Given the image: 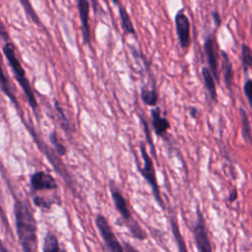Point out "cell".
I'll list each match as a JSON object with an SVG mask.
<instances>
[{"label":"cell","instance_id":"cell-13","mask_svg":"<svg viewBox=\"0 0 252 252\" xmlns=\"http://www.w3.org/2000/svg\"><path fill=\"white\" fill-rule=\"evenodd\" d=\"M220 55L222 58V67H223V80L225 83V86L228 90H231V86L233 83V67L232 63L229 59L228 54L220 50Z\"/></svg>","mask_w":252,"mask_h":252},{"label":"cell","instance_id":"cell-22","mask_svg":"<svg viewBox=\"0 0 252 252\" xmlns=\"http://www.w3.org/2000/svg\"><path fill=\"white\" fill-rule=\"evenodd\" d=\"M140 121H141V123H142V125H143V129H144V131H145V135H146L147 141H148L149 145L151 146V148H152L153 152H154V153H156V150H155V146H154V144H153L152 136H151V133H150V129H149V125H148V122H147V121L145 120V118H144V117H142V116H140Z\"/></svg>","mask_w":252,"mask_h":252},{"label":"cell","instance_id":"cell-7","mask_svg":"<svg viewBox=\"0 0 252 252\" xmlns=\"http://www.w3.org/2000/svg\"><path fill=\"white\" fill-rule=\"evenodd\" d=\"M95 225L101 235L104 242L105 249L112 252H123L124 248L115 236L110 224L108 223L106 218L102 215H97L95 217Z\"/></svg>","mask_w":252,"mask_h":252},{"label":"cell","instance_id":"cell-17","mask_svg":"<svg viewBox=\"0 0 252 252\" xmlns=\"http://www.w3.org/2000/svg\"><path fill=\"white\" fill-rule=\"evenodd\" d=\"M140 96L143 102L150 106H155L158 100V95L155 87H153L152 89H148L145 87L142 88Z\"/></svg>","mask_w":252,"mask_h":252},{"label":"cell","instance_id":"cell-23","mask_svg":"<svg viewBox=\"0 0 252 252\" xmlns=\"http://www.w3.org/2000/svg\"><path fill=\"white\" fill-rule=\"evenodd\" d=\"M243 91L245 94V96L248 100V103L250 105V107L252 108V80L251 79H247L244 83L243 86Z\"/></svg>","mask_w":252,"mask_h":252},{"label":"cell","instance_id":"cell-4","mask_svg":"<svg viewBox=\"0 0 252 252\" xmlns=\"http://www.w3.org/2000/svg\"><path fill=\"white\" fill-rule=\"evenodd\" d=\"M139 149H140V153H141L142 158L144 160V165L141 166L139 164V162L136 160L137 169L139 170V172L143 176V178L146 180V182L152 188V192H153V195H154V198H155L156 202L158 204V206L162 210H164L165 206H164L163 200L161 198L159 186L158 184L157 175H156V169H155V166H154V161H153L152 158L150 157V155L148 154L147 149H146V145H145L144 142H140Z\"/></svg>","mask_w":252,"mask_h":252},{"label":"cell","instance_id":"cell-21","mask_svg":"<svg viewBox=\"0 0 252 252\" xmlns=\"http://www.w3.org/2000/svg\"><path fill=\"white\" fill-rule=\"evenodd\" d=\"M49 139H50L51 144L54 146L56 153H57L59 156H65V155H66V152H67V151H66V148L64 147L63 144L60 143V141H59V139H58V137H57L56 132H54V131L51 132V134L49 135Z\"/></svg>","mask_w":252,"mask_h":252},{"label":"cell","instance_id":"cell-19","mask_svg":"<svg viewBox=\"0 0 252 252\" xmlns=\"http://www.w3.org/2000/svg\"><path fill=\"white\" fill-rule=\"evenodd\" d=\"M44 252H57L60 250L58 239L56 235L52 232H47L43 240V248Z\"/></svg>","mask_w":252,"mask_h":252},{"label":"cell","instance_id":"cell-18","mask_svg":"<svg viewBox=\"0 0 252 252\" xmlns=\"http://www.w3.org/2000/svg\"><path fill=\"white\" fill-rule=\"evenodd\" d=\"M240 58L244 72H247L248 69L252 68V49L246 43L241 44Z\"/></svg>","mask_w":252,"mask_h":252},{"label":"cell","instance_id":"cell-14","mask_svg":"<svg viewBox=\"0 0 252 252\" xmlns=\"http://www.w3.org/2000/svg\"><path fill=\"white\" fill-rule=\"evenodd\" d=\"M117 7H118V13H119V17H120V21H121V27H122L123 32L126 34H136L134 25L132 23L131 17L129 15L128 11L126 10V8L122 4H119Z\"/></svg>","mask_w":252,"mask_h":252},{"label":"cell","instance_id":"cell-8","mask_svg":"<svg viewBox=\"0 0 252 252\" xmlns=\"http://www.w3.org/2000/svg\"><path fill=\"white\" fill-rule=\"evenodd\" d=\"M176 34L179 45L182 49H186L191 44L190 34V21L183 10H179L174 18Z\"/></svg>","mask_w":252,"mask_h":252},{"label":"cell","instance_id":"cell-1","mask_svg":"<svg viewBox=\"0 0 252 252\" xmlns=\"http://www.w3.org/2000/svg\"><path fill=\"white\" fill-rule=\"evenodd\" d=\"M16 228L22 249L27 252L37 248L36 221L32 209L28 201H16L14 206Z\"/></svg>","mask_w":252,"mask_h":252},{"label":"cell","instance_id":"cell-31","mask_svg":"<svg viewBox=\"0 0 252 252\" xmlns=\"http://www.w3.org/2000/svg\"><path fill=\"white\" fill-rule=\"evenodd\" d=\"M105 1H106V0H105Z\"/></svg>","mask_w":252,"mask_h":252},{"label":"cell","instance_id":"cell-3","mask_svg":"<svg viewBox=\"0 0 252 252\" xmlns=\"http://www.w3.org/2000/svg\"><path fill=\"white\" fill-rule=\"evenodd\" d=\"M2 50H3V53H4L5 57L7 58L8 62H9L10 67L13 70V73L15 75V78H16L17 82L20 84L21 88L23 89V91L25 93L31 107L35 110L37 108V102H36L35 96L33 94V92L32 90L31 84H30V82H29V80L26 76V72H25L24 68L22 67L21 62H20V60L18 59V57L16 55L15 45L12 42L7 41L4 44Z\"/></svg>","mask_w":252,"mask_h":252},{"label":"cell","instance_id":"cell-6","mask_svg":"<svg viewBox=\"0 0 252 252\" xmlns=\"http://www.w3.org/2000/svg\"><path fill=\"white\" fill-rule=\"evenodd\" d=\"M204 51L206 54L207 62H208V68L210 69L213 77L217 82H220V71H219V55H220V49H219V43L217 40L216 32H213L209 33L204 41Z\"/></svg>","mask_w":252,"mask_h":252},{"label":"cell","instance_id":"cell-27","mask_svg":"<svg viewBox=\"0 0 252 252\" xmlns=\"http://www.w3.org/2000/svg\"><path fill=\"white\" fill-rule=\"evenodd\" d=\"M237 196H238L237 190H236V189H232V191L230 192V194H229V196H228V202H229V203L234 202V201L237 199Z\"/></svg>","mask_w":252,"mask_h":252},{"label":"cell","instance_id":"cell-20","mask_svg":"<svg viewBox=\"0 0 252 252\" xmlns=\"http://www.w3.org/2000/svg\"><path fill=\"white\" fill-rule=\"evenodd\" d=\"M19 2H20V4L22 5L23 9L25 10L27 16L32 20V22L33 24L37 25V26L41 25L40 19H39L37 13L35 12L34 8L32 7L31 1H30V0H19Z\"/></svg>","mask_w":252,"mask_h":252},{"label":"cell","instance_id":"cell-24","mask_svg":"<svg viewBox=\"0 0 252 252\" xmlns=\"http://www.w3.org/2000/svg\"><path fill=\"white\" fill-rule=\"evenodd\" d=\"M0 37H1L5 42L9 41V39H10V35H9L8 31H7V28L5 27L4 23H3L1 20H0Z\"/></svg>","mask_w":252,"mask_h":252},{"label":"cell","instance_id":"cell-30","mask_svg":"<svg viewBox=\"0 0 252 252\" xmlns=\"http://www.w3.org/2000/svg\"><path fill=\"white\" fill-rule=\"evenodd\" d=\"M0 62H1V56H0Z\"/></svg>","mask_w":252,"mask_h":252},{"label":"cell","instance_id":"cell-29","mask_svg":"<svg viewBox=\"0 0 252 252\" xmlns=\"http://www.w3.org/2000/svg\"><path fill=\"white\" fill-rule=\"evenodd\" d=\"M111 1H112L116 6H118L119 4H121V3H120V0H111Z\"/></svg>","mask_w":252,"mask_h":252},{"label":"cell","instance_id":"cell-16","mask_svg":"<svg viewBox=\"0 0 252 252\" xmlns=\"http://www.w3.org/2000/svg\"><path fill=\"white\" fill-rule=\"evenodd\" d=\"M169 224H170L171 232H172L173 237L175 239L178 251L186 252L187 251V247H186V244H185V240L183 239V237L181 235V232H180V229H179V225H178V221H177L175 217H170L169 218Z\"/></svg>","mask_w":252,"mask_h":252},{"label":"cell","instance_id":"cell-10","mask_svg":"<svg viewBox=\"0 0 252 252\" xmlns=\"http://www.w3.org/2000/svg\"><path fill=\"white\" fill-rule=\"evenodd\" d=\"M31 185L33 190H53L57 188L54 177L45 171H36L31 176Z\"/></svg>","mask_w":252,"mask_h":252},{"label":"cell","instance_id":"cell-5","mask_svg":"<svg viewBox=\"0 0 252 252\" xmlns=\"http://www.w3.org/2000/svg\"><path fill=\"white\" fill-rule=\"evenodd\" d=\"M191 230L194 236V241L197 249L200 252H211L213 250V247L210 241L208 228L206 225L204 216L199 209H197V218L192 225Z\"/></svg>","mask_w":252,"mask_h":252},{"label":"cell","instance_id":"cell-15","mask_svg":"<svg viewBox=\"0 0 252 252\" xmlns=\"http://www.w3.org/2000/svg\"><path fill=\"white\" fill-rule=\"evenodd\" d=\"M239 116H240V128H241V135L245 142L252 143V131L250 121L247 115L246 110L243 107L239 108Z\"/></svg>","mask_w":252,"mask_h":252},{"label":"cell","instance_id":"cell-12","mask_svg":"<svg viewBox=\"0 0 252 252\" xmlns=\"http://www.w3.org/2000/svg\"><path fill=\"white\" fill-rule=\"evenodd\" d=\"M202 77L204 81V85L206 87V90L210 95V98L214 101H218V94H217V88L215 84V78L213 77L210 69L208 67L202 68Z\"/></svg>","mask_w":252,"mask_h":252},{"label":"cell","instance_id":"cell-25","mask_svg":"<svg viewBox=\"0 0 252 252\" xmlns=\"http://www.w3.org/2000/svg\"><path fill=\"white\" fill-rule=\"evenodd\" d=\"M33 202H34V204H35L36 206H38V207L45 208V209L50 208L49 203H48L46 200H44L43 198H41V197H36V198L33 200Z\"/></svg>","mask_w":252,"mask_h":252},{"label":"cell","instance_id":"cell-9","mask_svg":"<svg viewBox=\"0 0 252 252\" xmlns=\"http://www.w3.org/2000/svg\"><path fill=\"white\" fill-rule=\"evenodd\" d=\"M78 13L82 25L83 41L85 44H91V27H90V3L89 0H76Z\"/></svg>","mask_w":252,"mask_h":252},{"label":"cell","instance_id":"cell-28","mask_svg":"<svg viewBox=\"0 0 252 252\" xmlns=\"http://www.w3.org/2000/svg\"><path fill=\"white\" fill-rule=\"evenodd\" d=\"M189 113H190V115H191L193 118H197L198 115H199V113H200V111H199L197 108H195V107H191L190 110H189Z\"/></svg>","mask_w":252,"mask_h":252},{"label":"cell","instance_id":"cell-11","mask_svg":"<svg viewBox=\"0 0 252 252\" xmlns=\"http://www.w3.org/2000/svg\"><path fill=\"white\" fill-rule=\"evenodd\" d=\"M152 126L155 134L158 137H162L170 129V122L165 117L161 116V110L159 107H155L151 110Z\"/></svg>","mask_w":252,"mask_h":252},{"label":"cell","instance_id":"cell-26","mask_svg":"<svg viewBox=\"0 0 252 252\" xmlns=\"http://www.w3.org/2000/svg\"><path fill=\"white\" fill-rule=\"evenodd\" d=\"M212 18H213V20H214V23H215L216 28H217V29L220 28V24H221V18H220V13L218 12V10H214V11L212 12Z\"/></svg>","mask_w":252,"mask_h":252},{"label":"cell","instance_id":"cell-2","mask_svg":"<svg viewBox=\"0 0 252 252\" xmlns=\"http://www.w3.org/2000/svg\"><path fill=\"white\" fill-rule=\"evenodd\" d=\"M109 192L112 198V201L114 203V207L116 211L119 213L120 217L123 220L124 224L129 229L132 237L138 239V240H145L147 239V232L142 228V226L139 224V222L132 217V214L129 210L128 204L126 199L124 198L122 192L120 191L117 184L114 182V180H109L108 183Z\"/></svg>","mask_w":252,"mask_h":252}]
</instances>
